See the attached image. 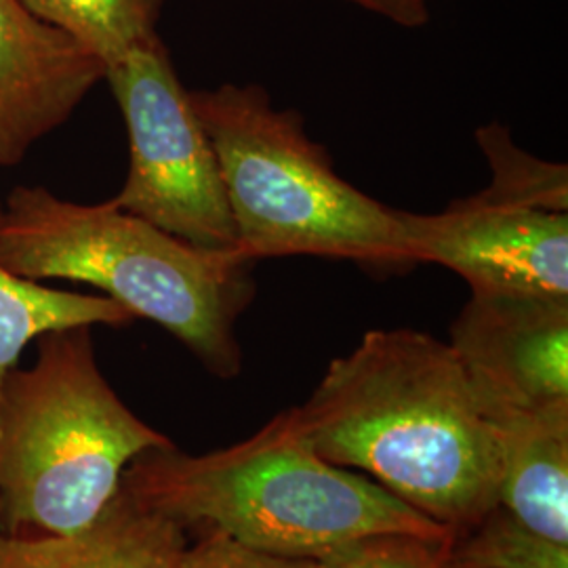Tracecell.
<instances>
[{"label": "cell", "instance_id": "1", "mask_svg": "<svg viewBox=\"0 0 568 568\" xmlns=\"http://www.w3.org/2000/svg\"><path fill=\"white\" fill-rule=\"evenodd\" d=\"M295 417L326 462L365 471L455 535L497 506L495 436L453 347L427 333L368 331Z\"/></svg>", "mask_w": 568, "mask_h": 568}, {"label": "cell", "instance_id": "2", "mask_svg": "<svg viewBox=\"0 0 568 568\" xmlns=\"http://www.w3.org/2000/svg\"><path fill=\"white\" fill-rule=\"evenodd\" d=\"M121 490L185 532L215 530L281 558H321L384 532L455 539L450 528L365 474L321 457L305 440L295 408L234 447L206 455H185L173 445L143 453L126 467Z\"/></svg>", "mask_w": 568, "mask_h": 568}, {"label": "cell", "instance_id": "3", "mask_svg": "<svg viewBox=\"0 0 568 568\" xmlns=\"http://www.w3.org/2000/svg\"><path fill=\"white\" fill-rule=\"evenodd\" d=\"M0 260L34 283L98 286L133 318L175 335L217 377L241 373L234 326L255 293L251 262L190 246L110 201L70 203L41 185L9 194Z\"/></svg>", "mask_w": 568, "mask_h": 568}, {"label": "cell", "instance_id": "4", "mask_svg": "<svg viewBox=\"0 0 568 568\" xmlns=\"http://www.w3.org/2000/svg\"><path fill=\"white\" fill-rule=\"evenodd\" d=\"M173 443L105 382L91 326L47 333L30 368L0 382V535L63 537L91 527L143 453Z\"/></svg>", "mask_w": 568, "mask_h": 568}, {"label": "cell", "instance_id": "5", "mask_svg": "<svg viewBox=\"0 0 568 568\" xmlns=\"http://www.w3.org/2000/svg\"><path fill=\"white\" fill-rule=\"evenodd\" d=\"M213 143L239 255H321L373 267L408 265L398 209L356 190L291 108L257 84L187 91Z\"/></svg>", "mask_w": 568, "mask_h": 568}, {"label": "cell", "instance_id": "6", "mask_svg": "<svg viewBox=\"0 0 568 568\" xmlns=\"http://www.w3.org/2000/svg\"><path fill=\"white\" fill-rule=\"evenodd\" d=\"M103 81L131 148L126 182L110 203L190 246L241 257L217 154L161 37L105 68Z\"/></svg>", "mask_w": 568, "mask_h": 568}, {"label": "cell", "instance_id": "7", "mask_svg": "<svg viewBox=\"0 0 568 568\" xmlns=\"http://www.w3.org/2000/svg\"><path fill=\"white\" fill-rule=\"evenodd\" d=\"M408 265H445L471 293L568 300V213L467 196L434 215L398 211Z\"/></svg>", "mask_w": 568, "mask_h": 568}, {"label": "cell", "instance_id": "8", "mask_svg": "<svg viewBox=\"0 0 568 568\" xmlns=\"http://www.w3.org/2000/svg\"><path fill=\"white\" fill-rule=\"evenodd\" d=\"M448 345L488 424L568 406V300L471 293Z\"/></svg>", "mask_w": 568, "mask_h": 568}, {"label": "cell", "instance_id": "9", "mask_svg": "<svg viewBox=\"0 0 568 568\" xmlns=\"http://www.w3.org/2000/svg\"><path fill=\"white\" fill-rule=\"evenodd\" d=\"M105 65L21 0H0V169L72 116Z\"/></svg>", "mask_w": 568, "mask_h": 568}, {"label": "cell", "instance_id": "10", "mask_svg": "<svg viewBox=\"0 0 568 568\" xmlns=\"http://www.w3.org/2000/svg\"><path fill=\"white\" fill-rule=\"evenodd\" d=\"M187 532L122 490L102 516L63 537L0 535V568H180Z\"/></svg>", "mask_w": 568, "mask_h": 568}, {"label": "cell", "instance_id": "11", "mask_svg": "<svg viewBox=\"0 0 568 568\" xmlns=\"http://www.w3.org/2000/svg\"><path fill=\"white\" fill-rule=\"evenodd\" d=\"M488 426L499 457L497 506L568 546V406Z\"/></svg>", "mask_w": 568, "mask_h": 568}, {"label": "cell", "instance_id": "12", "mask_svg": "<svg viewBox=\"0 0 568 568\" xmlns=\"http://www.w3.org/2000/svg\"><path fill=\"white\" fill-rule=\"evenodd\" d=\"M2 222V204H0ZM133 316L105 295L58 291L13 274L0 260V382L42 335L79 326H121Z\"/></svg>", "mask_w": 568, "mask_h": 568}, {"label": "cell", "instance_id": "13", "mask_svg": "<svg viewBox=\"0 0 568 568\" xmlns=\"http://www.w3.org/2000/svg\"><path fill=\"white\" fill-rule=\"evenodd\" d=\"M37 18L68 34L105 68L159 37L166 0H21Z\"/></svg>", "mask_w": 568, "mask_h": 568}, {"label": "cell", "instance_id": "14", "mask_svg": "<svg viewBox=\"0 0 568 568\" xmlns=\"http://www.w3.org/2000/svg\"><path fill=\"white\" fill-rule=\"evenodd\" d=\"M476 140L490 166V183L478 192L480 196L495 203L568 213L567 164L530 156L511 142L508 129L501 124L480 126Z\"/></svg>", "mask_w": 568, "mask_h": 568}, {"label": "cell", "instance_id": "15", "mask_svg": "<svg viewBox=\"0 0 568 568\" xmlns=\"http://www.w3.org/2000/svg\"><path fill=\"white\" fill-rule=\"evenodd\" d=\"M450 568H568V546L537 535L495 506L480 523L455 535Z\"/></svg>", "mask_w": 568, "mask_h": 568}, {"label": "cell", "instance_id": "16", "mask_svg": "<svg viewBox=\"0 0 568 568\" xmlns=\"http://www.w3.org/2000/svg\"><path fill=\"white\" fill-rule=\"evenodd\" d=\"M450 544L406 532L371 535L316 558V568H450Z\"/></svg>", "mask_w": 568, "mask_h": 568}, {"label": "cell", "instance_id": "17", "mask_svg": "<svg viewBox=\"0 0 568 568\" xmlns=\"http://www.w3.org/2000/svg\"><path fill=\"white\" fill-rule=\"evenodd\" d=\"M180 568H316V558H281L244 548L222 532L203 530L185 546Z\"/></svg>", "mask_w": 568, "mask_h": 568}, {"label": "cell", "instance_id": "18", "mask_svg": "<svg viewBox=\"0 0 568 568\" xmlns=\"http://www.w3.org/2000/svg\"><path fill=\"white\" fill-rule=\"evenodd\" d=\"M361 9H366L375 16H382L392 23L405 28H419L427 23L426 2L419 0H345Z\"/></svg>", "mask_w": 568, "mask_h": 568}, {"label": "cell", "instance_id": "19", "mask_svg": "<svg viewBox=\"0 0 568 568\" xmlns=\"http://www.w3.org/2000/svg\"><path fill=\"white\" fill-rule=\"evenodd\" d=\"M419 2H426V0H419Z\"/></svg>", "mask_w": 568, "mask_h": 568}]
</instances>
